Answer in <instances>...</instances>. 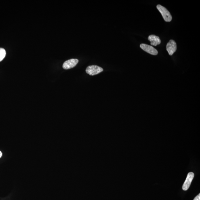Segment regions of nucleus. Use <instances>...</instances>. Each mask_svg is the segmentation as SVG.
<instances>
[{
  "label": "nucleus",
  "instance_id": "obj_1",
  "mask_svg": "<svg viewBox=\"0 0 200 200\" xmlns=\"http://www.w3.org/2000/svg\"><path fill=\"white\" fill-rule=\"evenodd\" d=\"M157 7L166 22H170L172 20V16L170 12L165 7L160 5H158Z\"/></svg>",
  "mask_w": 200,
  "mask_h": 200
},
{
  "label": "nucleus",
  "instance_id": "obj_2",
  "mask_svg": "<svg viewBox=\"0 0 200 200\" xmlns=\"http://www.w3.org/2000/svg\"><path fill=\"white\" fill-rule=\"evenodd\" d=\"M101 67L97 65H91L87 67L86 70L87 73L91 76L97 75L103 71Z\"/></svg>",
  "mask_w": 200,
  "mask_h": 200
},
{
  "label": "nucleus",
  "instance_id": "obj_3",
  "mask_svg": "<svg viewBox=\"0 0 200 200\" xmlns=\"http://www.w3.org/2000/svg\"><path fill=\"white\" fill-rule=\"evenodd\" d=\"M79 60L76 59H72L66 61L63 64V68L64 69H69L75 67L77 65Z\"/></svg>",
  "mask_w": 200,
  "mask_h": 200
},
{
  "label": "nucleus",
  "instance_id": "obj_4",
  "mask_svg": "<svg viewBox=\"0 0 200 200\" xmlns=\"http://www.w3.org/2000/svg\"><path fill=\"white\" fill-rule=\"evenodd\" d=\"M194 177V173L190 172L188 173L186 180L182 186V189L184 191L188 190L191 184L192 180Z\"/></svg>",
  "mask_w": 200,
  "mask_h": 200
},
{
  "label": "nucleus",
  "instance_id": "obj_5",
  "mask_svg": "<svg viewBox=\"0 0 200 200\" xmlns=\"http://www.w3.org/2000/svg\"><path fill=\"white\" fill-rule=\"evenodd\" d=\"M140 47L143 50L150 54L156 55L158 54V51L157 49L154 48L151 46L146 45L145 44H141L140 45Z\"/></svg>",
  "mask_w": 200,
  "mask_h": 200
},
{
  "label": "nucleus",
  "instance_id": "obj_6",
  "mask_svg": "<svg viewBox=\"0 0 200 200\" xmlns=\"http://www.w3.org/2000/svg\"><path fill=\"white\" fill-rule=\"evenodd\" d=\"M177 45L176 42L173 40H171L167 45V50L170 55H172L176 50Z\"/></svg>",
  "mask_w": 200,
  "mask_h": 200
},
{
  "label": "nucleus",
  "instance_id": "obj_7",
  "mask_svg": "<svg viewBox=\"0 0 200 200\" xmlns=\"http://www.w3.org/2000/svg\"><path fill=\"white\" fill-rule=\"evenodd\" d=\"M148 40L151 42L150 44L152 45L156 46L160 44L161 43V41L159 37L155 35H150L148 38Z\"/></svg>",
  "mask_w": 200,
  "mask_h": 200
},
{
  "label": "nucleus",
  "instance_id": "obj_8",
  "mask_svg": "<svg viewBox=\"0 0 200 200\" xmlns=\"http://www.w3.org/2000/svg\"><path fill=\"white\" fill-rule=\"evenodd\" d=\"M6 52L4 49L0 48V62L2 61L5 58Z\"/></svg>",
  "mask_w": 200,
  "mask_h": 200
},
{
  "label": "nucleus",
  "instance_id": "obj_9",
  "mask_svg": "<svg viewBox=\"0 0 200 200\" xmlns=\"http://www.w3.org/2000/svg\"><path fill=\"white\" fill-rule=\"evenodd\" d=\"M193 200H200V194L199 193L198 195H197Z\"/></svg>",
  "mask_w": 200,
  "mask_h": 200
},
{
  "label": "nucleus",
  "instance_id": "obj_10",
  "mask_svg": "<svg viewBox=\"0 0 200 200\" xmlns=\"http://www.w3.org/2000/svg\"><path fill=\"white\" fill-rule=\"evenodd\" d=\"M2 152L0 151V158L2 157Z\"/></svg>",
  "mask_w": 200,
  "mask_h": 200
}]
</instances>
